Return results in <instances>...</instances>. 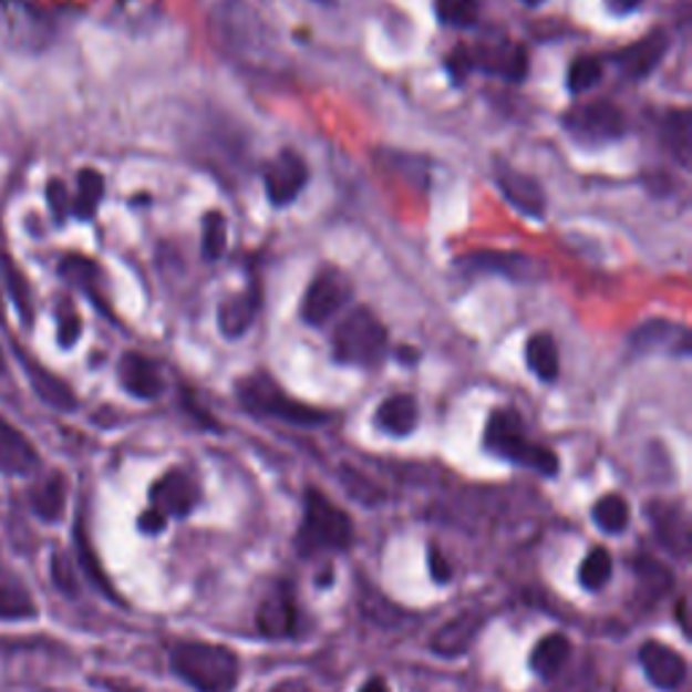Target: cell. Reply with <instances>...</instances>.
Returning a JSON list of instances; mask_svg holds the SVG:
<instances>
[{
  "mask_svg": "<svg viewBox=\"0 0 692 692\" xmlns=\"http://www.w3.org/2000/svg\"><path fill=\"white\" fill-rule=\"evenodd\" d=\"M660 138H663V146L671 152L673 161L688 168L692 157V116L688 109H679V112L665 116Z\"/></svg>",
  "mask_w": 692,
  "mask_h": 692,
  "instance_id": "cell-26",
  "label": "cell"
},
{
  "mask_svg": "<svg viewBox=\"0 0 692 692\" xmlns=\"http://www.w3.org/2000/svg\"><path fill=\"white\" fill-rule=\"evenodd\" d=\"M65 498H69L65 476L60 471H54V474H49L47 479H41L33 487V493H30V508L44 523H58L65 512Z\"/></svg>",
  "mask_w": 692,
  "mask_h": 692,
  "instance_id": "cell-23",
  "label": "cell"
},
{
  "mask_svg": "<svg viewBox=\"0 0 692 692\" xmlns=\"http://www.w3.org/2000/svg\"><path fill=\"white\" fill-rule=\"evenodd\" d=\"M592 671H579L571 682L566 684V690H555V692H592Z\"/></svg>",
  "mask_w": 692,
  "mask_h": 692,
  "instance_id": "cell-44",
  "label": "cell"
},
{
  "mask_svg": "<svg viewBox=\"0 0 692 692\" xmlns=\"http://www.w3.org/2000/svg\"><path fill=\"white\" fill-rule=\"evenodd\" d=\"M79 333H82V322L73 311H63L60 314V344L73 347L79 341Z\"/></svg>",
  "mask_w": 692,
  "mask_h": 692,
  "instance_id": "cell-41",
  "label": "cell"
},
{
  "mask_svg": "<svg viewBox=\"0 0 692 692\" xmlns=\"http://www.w3.org/2000/svg\"><path fill=\"white\" fill-rule=\"evenodd\" d=\"M647 514H652L654 528H658L660 541L663 547H669L673 555H688V517L682 514V508L676 506H652L647 508Z\"/></svg>",
  "mask_w": 692,
  "mask_h": 692,
  "instance_id": "cell-25",
  "label": "cell"
},
{
  "mask_svg": "<svg viewBox=\"0 0 692 692\" xmlns=\"http://www.w3.org/2000/svg\"><path fill=\"white\" fill-rule=\"evenodd\" d=\"M495 179H498L504 198L514 208H519V211L528 214V217L536 219L544 217V211H547V198H544V189L533 176L523 174V171H514L512 165L506 163H498L495 165Z\"/></svg>",
  "mask_w": 692,
  "mask_h": 692,
  "instance_id": "cell-13",
  "label": "cell"
},
{
  "mask_svg": "<svg viewBox=\"0 0 692 692\" xmlns=\"http://www.w3.org/2000/svg\"><path fill=\"white\" fill-rule=\"evenodd\" d=\"M436 17L455 28H471L479 17V0H436Z\"/></svg>",
  "mask_w": 692,
  "mask_h": 692,
  "instance_id": "cell-34",
  "label": "cell"
},
{
  "mask_svg": "<svg viewBox=\"0 0 692 692\" xmlns=\"http://www.w3.org/2000/svg\"><path fill=\"white\" fill-rule=\"evenodd\" d=\"M165 525H168V517H163L157 508H146V512L138 517V530L149 533V536H155V533H163Z\"/></svg>",
  "mask_w": 692,
  "mask_h": 692,
  "instance_id": "cell-43",
  "label": "cell"
},
{
  "mask_svg": "<svg viewBox=\"0 0 692 692\" xmlns=\"http://www.w3.org/2000/svg\"><path fill=\"white\" fill-rule=\"evenodd\" d=\"M639 660L644 665L649 682L658 690L676 692L688 682V660L663 641H644L639 649Z\"/></svg>",
  "mask_w": 692,
  "mask_h": 692,
  "instance_id": "cell-10",
  "label": "cell"
},
{
  "mask_svg": "<svg viewBox=\"0 0 692 692\" xmlns=\"http://www.w3.org/2000/svg\"><path fill=\"white\" fill-rule=\"evenodd\" d=\"M333 354L347 365H376L388 354V328L369 309H354L333 335Z\"/></svg>",
  "mask_w": 692,
  "mask_h": 692,
  "instance_id": "cell-4",
  "label": "cell"
},
{
  "mask_svg": "<svg viewBox=\"0 0 692 692\" xmlns=\"http://www.w3.org/2000/svg\"><path fill=\"white\" fill-rule=\"evenodd\" d=\"M360 692H390V688H388V682H384L382 676H371L369 682H365L363 688H360Z\"/></svg>",
  "mask_w": 692,
  "mask_h": 692,
  "instance_id": "cell-46",
  "label": "cell"
},
{
  "mask_svg": "<svg viewBox=\"0 0 692 692\" xmlns=\"http://www.w3.org/2000/svg\"><path fill=\"white\" fill-rule=\"evenodd\" d=\"M457 266L471 273H500V277L517 279V281L538 279L544 271L541 262H536L528 255H514V252H474V255L461 257Z\"/></svg>",
  "mask_w": 692,
  "mask_h": 692,
  "instance_id": "cell-12",
  "label": "cell"
},
{
  "mask_svg": "<svg viewBox=\"0 0 692 692\" xmlns=\"http://www.w3.org/2000/svg\"><path fill=\"white\" fill-rule=\"evenodd\" d=\"M52 579H54V585H58L63 592H69V596H73V592H76V581H73L71 562L65 560L63 555H54L52 557Z\"/></svg>",
  "mask_w": 692,
  "mask_h": 692,
  "instance_id": "cell-40",
  "label": "cell"
},
{
  "mask_svg": "<svg viewBox=\"0 0 692 692\" xmlns=\"http://www.w3.org/2000/svg\"><path fill=\"white\" fill-rule=\"evenodd\" d=\"M641 0H609V6L614 11H633Z\"/></svg>",
  "mask_w": 692,
  "mask_h": 692,
  "instance_id": "cell-47",
  "label": "cell"
},
{
  "mask_svg": "<svg viewBox=\"0 0 692 692\" xmlns=\"http://www.w3.org/2000/svg\"><path fill=\"white\" fill-rule=\"evenodd\" d=\"M485 446L493 455L504 457L508 463L525 465V468L538 471L544 476H555L560 468V461L552 450L541 444H533L525 436L523 420L512 409H498V412L489 414L487 431H485Z\"/></svg>",
  "mask_w": 692,
  "mask_h": 692,
  "instance_id": "cell-3",
  "label": "cell"
},
{
  "mask_svg": "<svg viewBox=\"0 0 692 692\" xmlns=\"http://www.w3.org/2000/svg\"><path fill=\"white\" fill-rule=\"evenodd\" d=\"M482 624H485V617L476 609L461 611L450 622L441 624L438 633L431 639V649L441 658H461L474 644L476 636L482 633Z\"/></svg>",
  "mask_w": 692,
  "mask_h": 692,
  "instance_id": "cell-14",
  "label": "cell"
},
{
  "mask_svg": "<svg viewBox=\"0 0 692 692\" xmlns=\"http://www.w3.org/2000/svg\"><path fill=\"white\" fill-rule=\"evenodd\" d=\"M47 204H49V211H52L54 223L63 225L65 217H69V214H71V198H69V189H65V185L60 179L49 182Z\"/></svg>",
  "mask_w": 692,
  "mask_h": 692,
  "instance_id": "cell-38",
  "label": "cell"
},
{
  "mask_svg": "<svg viewBox=\"0 0 692 692\" xmlns=\"http://www.w3.org/2000/svg\"><path fill=\"white\" fill-rule=\"evenodd\" d=\"M22 365L24 371H28L30 388L35 390V395H39L47 406L58 409V412H73V409H76L79 403L76 395H73V390L63 382V379L54 376V373L47 371L44 365L33 363L30 358H22Z\"/></svg>",
  "mask_w": 692,
  "mask_h": 692,
  "instance_id": "cell-20",
  "label": "cell"
},
{
  "mask_svg": "<svg viewBox=\"0 0 692 692\" xmlns=\"http://www.w3.org/2000/svg\"><path fill=\"white\" fill-rule=\"evenodd\" d=\"M654 349H669L673 354L690 352V335L682 324H673L669 320H649L630 333V352L644 354Z\"/></svg>",
  "mask_w": 692,
  "mask_h": 692,
  "instance_id": "cell-17",
  "label": "cell"
},
{
  "mask_svg": "<svg viewBox=\"0 0 692 692\" xmlns=\"http://www.w3.org/2000/svg\"><path fill=\"white\" fill-rule=\"evenodd\" d=\"M592 519L603 533H622L630 523V506L624 504L622 495H603L592 506Z\"/></svg>",
  "mask_w": 692,
  "mask_h": 692,
  "instance_id": "cell-29",
  "label": "cell"
},
{
  "mask_svg": "<svg viewBox=\"0 0 692 692\" xmlns=\"http://www.w3.org/2000/svg\"><path fill=\"white\" fill-rule=\"evenodd\" d=\"M3 262H6V279H9L11 292H14L17 309H20L22 320L30 322V314H33V309H30V303H28V285H24L20 268H17L14 262H9V260H6V257H3Z\"/></svg>",
  "mask_w": 692,
  "mask_h": 692,
  "instance_id": "cell-39",
  "label": "cell"
},
{
  "mask_svg": "<svg viewBox=\"0 0 692 692\" xmlns=\"http://www.w3.org/2000/svg\"><path fill=\"white\" fill-rule=\"evenodd\" d=\"M149 500H152V508H157L163 517L182 519V517H187L195 506H198L200 487H198V482L187 474V471L174 468V471H168V474H163L161 479L152 485Z\"/></svg>",
  "mask_w": 692,
  "mask_h": 692,
  "instance_id": "cell-8",
  "label": "cell"
},
{
  "mask_svg": "<svg viewBox=\"0 0 692 692\" xmlns=\"http://www.w3.org/2000/svg\"><path fill=\"white\" fill-rule=\"evenodd\" d=\"M262 292L260 287H249V290L238 292L230 300H225L219 306V330H223L228 339H238V335L247 333L252 328L257 311H260Z\"/></svg>",
  "mask_w": 692,
  "mask_h": 692,
  "instance_id": "cell-19",
  "label": "cell"
},
{
  "mask_svg": "<svg viewBox=\"0 0 692 692\" xmlns=\"http://www.w3.org/2000/svg\"><path fill=\"white\" fill-rule=\"evenodd\" d=\"M76 541H79V560H82V568H84V571H87V577L93 579V581H95V587H101V590L106 592V596H112V598H114L112 585H109V579L103 577L101 566H97V560H95L93 549H90L87 536H84V530H82V528L76 530Z\"/></svg>",
  "mask_w": 692,
  "mask_h": 692,
  "instance_id": "cell-36",
  "label": "cell"
},
{
  "mask_svg": "<svg viewBox=\"0 0 692 692\" xmlns=\"http://www.w3.org/2000/svg\"><path fill=\"white\" fill-rule=\"evenodd\" d=\"M525 358H528V369L541 382H555L557 373H560V352H557L555 339L549 333L530 335L528 347H525Z\"/></svg>",
  "mask_w": 692,
  "mask_h": 692,
  "instance_id": "cell-27",
  "label": "cell"
},
{
  "mask_svg": "<svg viewBox=\"0 0 692 692\" xmlns=\"http://www.w3.org/2000/svg\"><path fill=\"white\" fill-rule=\"evenodd\" d=\"M600 79H603V65H600V60L577 58L571 63V69H568V90H571L574 95L587 93V90L600 84Z\"/></svg>",
  "mask_w": 692,
  "mask_h": 692,
  "instance_id": "cell-33",
  "label": "cell"
},
{
  "mask_svg": "<svg viewBox=\"0 0 692 692\" xmlns=\"http://www.w3.org/2000/svg\"><path fill=\"white\" fill-rule=\"evenodd\" d=\"M60 273L71 281V285L84 287V290L93 292L95 277H97V268L87 257H79V255H69L63 262H60Z\"/></svg>",
  "mask_w": 692,
  "mask_h": 692,
  "instance_id": "cell-35",
  "label": "cell"
},
{
  "mask_svg": "<svg viewBox=\"0 0 692 692\" xmlns=\"http://www.w3.org/2000/svg\"><path fill=\"white\" fill-rule=\"evenodd\" d=\"M238 401L249 409L252 414H266L277 416V420L292 422V425H322L328 420V414L320 409H311L306 403H298L296 397H290L285 390H279L277 384L268 376H249L244 382H238L236 388Z\"/></svg>",
  "mask_w": 692,
  "mask_h": 692,
  "instance_id": "cell-5",
  "label": "cell"
},
{
  "mask_svg": "<svg viewBox=\"0 0 692 692\" xmlns=\"http://www.w3.org/2000/svg\"><path fill=\"white\" fill-rule=\"evenodd\" d=\"M341 485H344L360 504H379V500H382V489H376L369 479H363V476L354 474V471L349 468L341 471Z\"/></svg>",
  "mask_w": 692,
  "mask_h": 692,
  "instance_id": "cell-37",
  "label": "cell"
},
{
  "mask_svg": "<svg viewBox=\"0 0 692 692\" xmlns=\"http://www.w3.org/2000/svg\"><path fill=\"white\" fill-rule=\"evenodd\" d=\"M562 125L579 141H614L622 138L628 131L622 109L609 101H592L574 106L571 112L562 116Z\"/></svg>",
  "mask_w": 692,
  "mask_h": 692,
  "instance_id": "cell-7",
  "label": "cell"
},
{
  "mask_svg": "<svg viewBox=\"0 0 692 692\" xmlns=\"http://www.w3.org/2000/svg\"><path fill=\"white\" fill-rule=\"evenodd\" d=\"M349 298H352V281L335 268H322L306 290L303 303H300V320L320 328L344 309Z\"/></svg>",
  "mask_w": 692,
  "mask_h": 692,
  "instance_id": "cell-6",
  "label": "cell"
},
{
  "mask_svg": "<svg viewBox=\"0 0 692 692\" xmlns=\"http://www.w3.org/2000/svg\"><path fill=\"white\" fill-rule=\"evenodd\" d=\"M568 658H571V641L562 633H549L533 647L530 669L538 679L552 682V679L560 676L562 669L568 665Z\"/></svg>",
  "mask_w": 692,
  "mask_h": 692,
  "instance_id": "cell-21",
  "label": "cell"
},
{
  "mask_svg": "<svg viewBox=\"0 0 692 692\" xmlns=\"http://www.w3.org/2000/svg\"><path fill=\"white\" fill-rule=\"evenodd\" d=\"M401 354H403V363H414L416 360V352H409V349H401Z\"/></svg>",
  "mask_w": 692,
  "mask_h": 692,
  "instance_id": "cell-48",
  "label": "cell"
},
{
  "mask_svg": "<svg viewBox=\"0 0 692 692\" xmlns=\"http://www.w3.org/2000/svg\"><path fill=\"white\" fill-rule=\"evenodd\" d=\"M6 369V360H3V349H0V371Z\"/></svg>",
  "mask_w": 692,
  "mask_h": 692,
  "instance_id": "cell-49",
  "label": "cell"
},
{
  "mask_svg": "<svg viewBox=\"0 0 692 692\" xmlns=\"http://www.w3.org/2000/svg\"><path fill=\"white\" fill-rule=\"evenodd\" d=\"M420 422V406L412 395H393L376 409V425L390 436H409Z\"/></svg>",
  "mask_w": 692,
  "mask_h": 692,
  "instance_id": "cell-24",
  "label": "cell"
},
{
  "mask_svg": "<svg viewBox=\"0 0 692 692\" xmlns=\"http://www.w3.org/2000/svg\"><path fill=\"white\" fill-rule=\"evenodd\" d=\"M0 317H3V298H0Z\"/></svg>",
  "mask_w": 692,
  "mask_h": 692,
  "instance_id": "cell-50",
  "label": "cell"
},
{
  "mask_svg": "<svg viewBox=\"0 0 692 692\" xmlns=\"http://www.w3.org/2000/svg\"><path fill=\"white\" fill-rule=\"evenodd\" d=\"M528 3H544V0H528Z\"/></svg>",
  "mask_w": 692,
  "mask_h": 692,
  "instance_id": "cell-51",
  "label": "cell"
},
{
  "mask_svg": "<svg viewBox=\"0 0 692 692\" xmlns=\"http://www.w3.org/2000/svg\"><path fill=\"white\" fill-rule=\"evenodd\" d=\"M611 568L614 566H611L609 549H603V547L590 549V555H587L579 566L581 587H585V590H590V592H598L600 587H603L606 581L611 579Z\"/></svg>",
  "mask_w": 692,
  "mask_h": 692,
  "instance_id": "cell-31",
  "label": "cell"
},
{
  "mask_svg": "<svg viewBox=\"0 0 692 692\" xmlns=\"http://www.w3.org/2000/svg\"><path fill=\"white\" fill-rule=\"evenodd\" d=\"M354 541L352 517L341 506H335L320 489H306L303 519L296 536L300 557H317L328 552H344Z\"/></svg>",
  "mask_w": 692,
  "mask_h": 692,
  "instance_id": "cell-2",
  "label": "cell"
},
{
  "mask_svg": "<svg viewBox=\"0 0 692 692\" xmlns=\"http://www.w3.org/2000/svg\"><path fill=\"white\" fill-rule=\"evenodd\" d=\"M39 468V452L20 427L0 414V471L9 476H28Z\"/></svg>",
  "mask_w": 692,
  "mask_h": 692,
  "instance_id": "cell-16",
  "label": "cell"
},
{
  "mask_svg": "<svg viewBox=\"0 0 692 692\" xmlns=\"http://www.w3.org/2000/svg\"><path fill=\"white\" fill-rule=\"evenodd\" d=\"M636 574H639L641 592H649V603L658 600L663 592H669V587L673 585V574L663 562L652 560V557H639L636 560Z\"/></svg>",
  "mask_w": 692,
  "mask_h": 692,
  "instance_id": "cell-30",
  "label": "cell"
},
{
  "mask_svg": "<svg viewBox=\"0 0 692 692\" xmlns=\"http://www.w3.org/2000/svg\"><path fill=\"white\" fill-rule=\"evenodd\" d=\"M120 382L127 393L141 397V401H152V397L163 395V390H165L157 365L138 352L122 354Z\"/></svg>",
  "mask_w": 692,
  "mask_h": 692,
  "instance_id": "cell-18",
  "label": "cell"
},
{
  "mask_svg": "<svg viewBox=\"0 0 692 692\" xmlns=\"http://www.w3.org/2000/svg\"><path fill=\"white\" fill-rule=\"evenodd\" d=\"M671 39L665 30H654V33L644 35L636 44H630L628 49H622L614 58V63L620 65V71L630 79H644L663 63L665 52H669Z\"/></svg>",
  "mask_w": 692,
  "mask_h": 692,
  "instance_id": "cell-15",
  "label": "cell"
},
{
  "mask_svg": "<svg viewBox=\"0 0 692 692\" xmlns=\"http://www.w3.org/2000/svg\"><path fill=\"white\" fill-rule=\"evenodd\" d=\"M427 566H431V577H433V581H438V585H446V581L452 579L450 562H446V557L441 555V549H438V547L427 549Z\"/></svg>",
  "mask_w": 692,
  "mask_h": 692,
  "instance_id": "cell-42",
  "label": "cell"
},
{
  "mask_svg": "<svg viewBox=\"0 0 692 692\" xmlns=\"http://www.w3.org/2000/svg\"><path fill=\"white\" fill-rule=\"evenodd\" d=\"M268 692H309V688H306V684L300 682V679H290V682H281V684H277V688L268 690Z\"/></svg>",
  "mask_w": 692,
  "mask_h": 692,
  "instance_id": "cell-45",
  "label": "cell"
},
{
  "mask_svg": "<svg viewBox=\"0 0 692 692\" xmlns=\"http://www.w3.org/2000/svg\"><path fill=\"white\" fill-rule=\"evenodd\" d=\"M204 257L206 260H219L228 249V219L219 211H208L204 217Z\"/></svg>",
  "mask_w": 692,
  "mask_h": 692,
  "instance_id": "cell-32",
  "label": "cell"
},
{
  "mask_svg": "<svg viewBox=\"0 0 692 692\" xmlns=\"http://www.w3.org/2000/svg\"><path fill=\"white\" fill-rule=\"evenodd\" d=\"M257 633L266 639H290L298 630V606L290 587H277L260 606H257Z\"/></svg>",
  "mask_w": 692,
  "mask_h": 692,
  "instance_id": "cell-11",
  "label": "cell"
},
{
  "mask_svg": "<svg viewBox=\"0 0 692 692\" xmlns=\"http://www.w3.org/2000/svg\"><path fill=\"white\" fill-rule=\"evenodd\" d=\"M171 671L195 692H233L241 679V660L223 644L179 641L171 649Z\"/></svg>",
  "mask_w": 692,
  "mask_h": 692,
  "instance_id": "cell-1",
  "label": "cell"
},
{
  "mask_svg": "<svg viewBox=\"0 0 692 692\" xmlns=\"http://www.w3.org/2000/svg\"><path fill=\"white\" fill-rule=\"evenodd\" d=\"M309 179V168H306L303 157L298 152L285 149L273 157L262 171V182H266L268 200L273 206H287L298 198L300 189L306 187Z\"/></svg>",
  "mask_w": 692,
  "mask_h": 692,
  "instance_id": "cell-9",
  "label": "cell"
},
{
  "mask_svg": "<svg viewBox=\"0 0 692 692\" xmlns=\"http://www.w3.org/2000/svg\"><path fill=\"white\" fill-rule=\"evenodd\" d=\"M35 600L14 571L0 566V620H33Z\"/></svg>",
  "mask_w": 692,
  "mask_h": 692,
  "instance_id": "cell-22",
  "label": "cell"
},
{
  "mask_svg": "<svg viewBox=\"0 0 692 692\" xmlns=\"http://www.w3.org/2000/svg\"><path fill=\"white\" fill-rule=\"evenodd\" d=\"M103 176L97 174L93 168H84L79 171V179H76V195L71 200V211L76 214L79 219H93V214L97 211L103 198Z\"/></svg>",
  "mask_w": 692,
  "mask_h": 692,
  "instance_id": "cell-28",
  "label": "cell"
}]
</instances>
